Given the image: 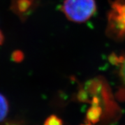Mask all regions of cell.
<instances>
[{
  "label": "cell",
  "mask_w": 125,
  "mask_h": 125,
  "mask_svg": "<svg viewBox=\"0 0 125 125\" xmlns=\"http://www.w3.org/2000/svg\"><path fill=\"white\" fill-rule=\"evenodd\" d=\"M12 58L13 61H16V62H20V61H21L22 60V59L24 58V56L22 52L17 51L13 52Z\"/></svg>",
  "instance_id": "52a82bcc"
},
{
  "label": "cell",
  "mask_w": 125,
  "mask_h": 125,
  "mask_svg": "<svg viewBox=\"0 0 125 125\" xmlns=\"http://www.w3.org/2000/svg\"><path fill=\"white\" fill-rule=\"evenodd\" d=\"M5 125H21L19 123H17L16 122H8Z\"/></svg>",
  "instance_id": "30bf717a"
},
{
  "label": "cell",
  "mask_w": 125,
  "mask_h": 125,
  "mask_svg": "<svg viewBox=\"0 0 125 125\" xmlns=\"http://www.w3.org/2000/svg\"><path fill=\"white\" fill-rule=\"evenodd\" d=\"M35 0H12L11 10L22 21H26L36 7Z\"/></svg>",
  "instance_id": "3957f363"
},
{
  "label": "cell",
  "mask_w": 125,
  "mask_h": 125,
  "mask_svg": "<svg viewBox=\"0 0 125 125\" xmlns=\"http://www.w3.org/2000/svg\"><path fill=\"white\" fill-rule=\"evenodd\" d=\"M9 105L7 98L0 93V123L3 121L8 115Z\"/></svg>",
  "instance_id": "5b68a950"
},
{
  "label": "cell",
  "mask_w": 125,
  "mask_h": 125,
  "mask_svg": "<svg viewBox=\"0 0 125 125\" xmlns=\"http://www.w3.org/2000/svg\"><path fill=\"white\" fill-rule=\"evenodd\" d=\"M4 42V35L2 33V31L0 30V45H2Z\"/></svg>",
  "instance_id": "9c48e42d"
},
{
  "label": "cell",
  "mask_w": 125,
  "mask_h": 125,
  "mask_svg": "<svg viewBox=\"0 0 125 125\" xmlns=\"http://www.w3.org/2000/svg\"><path fill=\"white\" fill-rule=\"evenodd\" d=\"M61 10L68 20L82 23L94 15L96 4L95 0H64Z\"/></svg>",
  "instance_id": "6da1fadb"
},
{
  "label": "cell",
  "mask_w": 125,
  "mask_h": 125,
  "mask_svg": "<svg viewBox=\"0 0 125 125\" xmlns=\"http://www.w3.org/2000/svg\"><path fill=\"white\" fill-rule=\"evenodd\" d=\"M107 33L115 39L125 37V0H115L108 14Z\"/></svg>",
  "instance_id": "7a4b0ae2"
},
{
  "label": "cell",
  "mask_w": 125,
  "mask_h": 125,
  "mask_svg": "<svg viewBox=\"0 0 125 125\" xmlns=\"http://www.w3.org/2000/svg\"><path fill=\"white\" fill-rule=\"evenodd\" d=\"M44 125H63V122L57 115H51L45 119Z\"/></svg>",
  "instance_id": "8992f818"
},
{
  "label": "cell",
  "mask_w": 125,
  "mask_h": 125,
  "mask_svg": "<svg viewBox=\"0 0 125 125\" xmlns=\"http://www.w3.org/2000/svg\"><path fill=\"white\" fill-rule=\"evenodd\" d=\"M120 76L125 84V58H124L121 62L120 68Z\"/></svg>",
  "instance_id": "ba28073f"
},
{
  "label": "cell",
  "mask_w": 125,
  "mask_h": 125,
  "mask_svg": "<svg viewBox=\"0 0 125 125\" xmlns=\"http://www.w3.org/2000/svg\"><path fill=\"white\" fill-rule=\"evenodd\" d=\"M90 125L89 123H88V124H86V125Z\"/></svg>",
  "instance_id": "8fae6325"
},
{
  "label": "cell",
  "mask_w": 125,
  "mask_h": 125,
  "mask_svg": "<svg viewBox=\"0 0 125 125\" xmlns=\"http://www.w3.org/2000/svg\"><path fill=\"white\" fill-rule=\"evenodd\" d=\"M90 103L91 107L86 112V121L88 123L96 124L98 123L101 119L104 117L105 110L103 108L104 104L98 98L92 99Z\"/></svg>",
  "instance_id": "277c9868"
}]
</instances>
